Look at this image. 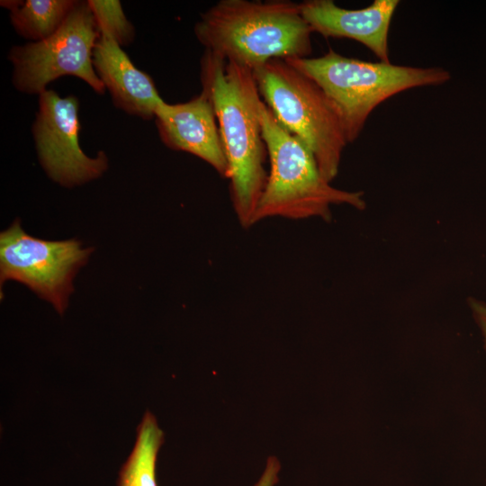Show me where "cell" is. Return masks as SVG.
<instances>
[{
  "label": "cell",
  "instance_id": "cell-1",
  "mask_svg": "<svg viewBox=\"0 0 486 486\" xmlns=\"http://www.w3.org/2000/svg\"><path fill=\"white\" fill-rule=\"evenodd\" d=\"M201 80L214 106L235 213L243 227H250L268 177L265 169L268 154L256 111L259 93L253 72L205 50Z\"/></svg>",
  "mask_w": 486,
  "mask_h": 486
},
{
  "label": "cell",
  "instance_id": "cell-2",
  "mask_svg": "<svg viewBox=\"0 0 486 486\" xmlns=\"http://www.w3.org/2000/svg\"><path fill=\"white\" fill-rule=\"evenodd\" d=\"M312 32L300 3L288 0H220L194 26L205 50L252 72L273 58H308Z\"/></svg>",
  "mask_w": 486,
  "mask_h": 486
},
{
  "label": "cell",
  "instance_id": "cell-3",
  "mask_svg": "<svg viewBox=\"0 0 486 486\" xmlns=\"http://www.w3.org/2000/svg\"><path fill=\"white\" fill-rule=\"evenodd\" d=\"M256 111L270 172L255 223L270 217L328 220L332 205L347 204L359 210L365 207L362 192L336 188L323 177L310 150L282 127L260 94L256 99Z\"/></svg>",
  "mask_w": 486,
  "mask_h": 486
},
{
  "label": "cell",
  "instance_id": "cell-4",
  "mask_svg": "<svg viewBox=\"0 0 486 486\" xmlns=\"http://www.w3.org/2000/svg\"><path fill=\"white\" fill-rule=\"evenodd\" d=\"M313 79L338 109L348 143L360 135L371 112L392 96L451 78L444 68H416L347 58L329 49L319 58L285 59Z\"/></svg>",
  "mask_w": 486,
  "mask_h": 486
},
{
  "label": "cell",
  "instance_id": "cell-5",
  "mask_svg": "<svg viewBox=\"0 0 486 486\" xmlns=\"http://www.w3.org/2000/svg\"><path fill=\"white\" fill-rule=\"evenodd\" d=\"M253 76L260 96L277 122L304 143L323 177L331 183L348 144L333 102L313 79L285 59L273 58Z\"/></svg>",
  "mask_w": 486,
  "mask_h": 486
},
{
  "label": "cell",
  "instance_id": "cell-6",
  "mask_svg": "<svg viewBox=\"0 0 486 486\" xmlns=\"http://www.w3.org/2000/svg\"><path fill=\"white\" fill-rule=\"evenodd\" d=\"M100 37L87 1H77L63 24L50 37L11 48L12 82L25 94L46 91L47 86L65 76L84 80L97 94L105 87L95 73L93 51Z\"/></svg>",
  "mask_w": 486,
  "mask_h": 486
},
{
  "label": "cell",
  "instance_id": "cell-7",
  "mask_svg": "<svg viewBox=\"0 0 486 486\" xmlns=\"http://www.w3.org/2000/svg\"><path fill=\"white\" fill-rule=\"evenodd\" d=\"M93 249L76 239L50 241L27 234L19 220L0 234V284L14 280L50 302L62 315L73 278Z\"/></svg>",
  "mask_w": 486,
  "mask_h": 486
},
{
  "label": "cell",
  "instance_id": "cell-8",
  "mask_svg": "<svg viewBox=\"0 0 486 486\" xmlns=\"http://www.w3.org/2000/svg\"><path fill=\"white\" fill-rule=\"evenodd\" d=\"M79 102L53 90L39 95L32 130L40 163L56 183L72 187L101 176L108 167L104 151L88 157L79 145Z\"/></svg>",
  "mask_w": 486,
  "mask_h": 486
},
{
  "label": "cell",
  "instance_id": "cell-9",
  "mask_svg": "<svg viewBox=\"0 0 486 486\" xmlns=\"http://www.w3.org/2000/svg\"><path fill=\"white\" fill-rule=\"evenodd\" d=\"M161 141L169 148L196 156L229 178V164L210 94L204 89L182 104L163 101L155 112Z\"/></svg>",
  "mask_w": 486,
  "mask_h": 486
},
{
  "label": "cell",
  "instance_id": "cell-10",
  "mask_svg": "<svg viewBox=\"0 0 486 486\" xmlns=\"http://www.w3.org/2000/svg\"><path fill=\"white\" fill-rule=\"evenodd\" d=\"M398 0H374L361 9H346L332 0L300 3L301 11L311 27L325 38H347L368 48L382 62H391L389 30Z\"/></svg>",
  "mask_w": 486,
  "mask_h": 486
},
{
  "label": "cell",
  "instance_id": "cell-11",
  "mask_svg": "<svg viewBox=\"0 0 486 486\" xmlns=\"http://www.w3.org/2000/svg\"><path fill=\"white\" fill-rule=\"evenodd\" d=\"M93 65L116 107L144 120L155 117L164 100L149 75L134 66L122 46L100 34L93 51Z\"/></svg>",
  "mask_w": 486,
  "mask_h": 486
},
{
  "label": "cell",
  "instance_id": "cell-12",
  "mask_svg": "<svg viewBox=\"0 0 486 486\" xmlns=\"http://www.w3.org/2000/svg\"><path fill=\"white\" fill-rule=\"evenodd\" d=\"M76 2L75 0L2 1L1 5L10 10V20L16 32L35 42L56 32Z\"/></svg>",
  "mask_w": 486,
  "mask_h": 486
},
{
  "label": "cell",
  "instance_id": "cell-13",
  "mask_svg": "<svg viewBox=\"0 0 486 486\" xmlns=\"http://www.w3.org/2000/svg\"><path fill=\"white\" fill-rule=\"evenodd\" d=\"M164 432L147 410L137 428L136 442L119 472L118 486H158L156 464Z\"/></svg>",
  "mask_w": 486,
  "mask_h": 486
},
{
  "label": "cell",
  "instance_id": "cell-14",
  "mask_svg": "<svg viewBox=\"0 0 486 486\" xmlns=\"http://www.w3.org/2000/svg\"><path fill=\"white\" fill-rule=\"evenodd\" d=\"M101 35L108 36L120 46L130 44L135 35L133 25L129 22L117 0L87 1Z\"/></svg>",
  "mask_w": 486,
  "mask_h": 486
},
{
  "label": "cell",
  "instance_id": "cell-15",
  "mask_svg": "<svg viewBox=\"0 0 486 486\" xmlns=\"http://www.w3.org/2000/svg\"><path fill=\"white\" fill-rule=\"evenodd\" d=\"M280 469L279 460L275 456H269L263 474L254 486H274L279 480Z\"/></svg>",
  "mask_w": 486,
  "mask_h": 486
},
{
  "label": "cell",
  "instance_id": "cell-16",
  "mask_svg": "<svg viewBox=\"0 0 486 486\" xmlns=\"http://www.w3.org/2000/svg\"><path fill=\"white\" fill-rule=\"evenodd\" d=\"M470 305L477 323L479 324L484 337L486 346V304L477 300H471Z\"/></svg>",
  "mask_w": 486,
  "mask_h": 486
}]
</instances>
